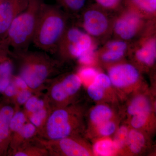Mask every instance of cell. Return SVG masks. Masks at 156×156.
<instances>
[{"label": "cell", "instance_id": "cell-1", "mask_svg": "<svg viewBox=\"0 0 156 156\" xmlns=\"http://www.w3.org/2000/svg\"><path fill=\"white\" fill-rule=\"evenodd\" d=\"M20 63L19 76L33 92H39L57 71L58 63L44 51L14 53Z\"/></svg>", "mask_w": 156, "mask_h": 156}, {"label": "cell", "instance_id": "cell-2", "mask_svg": "<svg viewBox=\"0 0 156 156\" xmlns=\"http://www.w3.org/2000/svg\"><path fill=\"white\" fill-rule=\"evenodd\" d=\"M66 20L61 11L52 5L42 4L32 43L44 52H56L57 46L66 30Z\"/></svg>", "mask_w": 156, "mask_h": 156}, {"label": "cell", "instance_id": "cell-3", "mask_svg": "<svg viewBox=\"0 0 156 156\" xmlns=\"http://www.w3.org/2000/svg\"><path fill=\"white\" fill-rule=\"evenodd\" d=\"M82 124L80 110L74 105L53 109L37 137L45 140H56L78 136Z\"/></svg>", "mask_w": 156, "mask_h": 156}, {"label": "cell", "instance_id": "cell-4", "mask_svg": "<svg viewBox=\"0 0 156 156\" xmlns=\"http://www.w3.org/2000/svg\"><path fill=\"white\" fill-rule=\"evenodd\" d=\"M43 0H30L28 6L12 21L6 36L14 53L25 52L32 43Z\"/></svg>", "mask_w": 156, "mask_h": 156}, {"label": "cell", "instance_id": "cell-5", "mask_svg": "<svg viewBox=\"0 0 156 156\" xmlns=\"http://www.w3.org/2000/svg\"><path fill=\"white\" fill-rule=\"evenodd\" d=\"M82 84L80 78L75 74L68 75L50 83L45 96L52 110L69 105Z\"/></svg>", "mask_w": 156, "mask_h": 156}, {"label": "cell", "instance_id": "cell-6", "mask_svg": "<svg viewBox=\"0 0 156 156\" xmlns=\"http://www.w3.org/2000/svg\"><path fill=\"white\" fill-rule=\"evenodd\" d=\"M36 139L48 151L49 156H88L91 152L78 136H69L56 140Z\"/></svg>", "mask_w": 156, "mask_h": 156}, {"label": "cell", "instance_id": "cell-7", "mask_svg": "<svg viewBox=\"0 0 156 156\" xmlns=\"http://www.w3.org/2000/svg\"><path fill=\"white\" fill-rule=\"evenodd\" d=\"M92 47L89 36L77 28L72 27L66 30L56 52L63 56L78 58Z\"/></svg>", "mask_w": 156, "mask_h": 156}, {"label": "cell", "instance_id": "cell-8", "mask_svg": "<svg viewBox=\"0 0 156 156\" xmlns=\"http://www.w3.org/2000/svg\"><path fill=\"white\" fill-rule=\"evenodd\" d=\"M30 0H2L0 2V36L6 35L7 31L18 14L28 6Z\"/></svg>", "mask_w": 156, "mask_h": 156}, {"label": "cell", "instance_id": "cell-9", "mask_svg": "<svg viewBox=\"0 0 156 156\" xmlns=\"http://www.w3.org/2000/svg\"><path fill=\"white\" fill-rule=\"evenodd\" d=\"M108 76L114 86L122 88L135 83L139 80L140 75L133 66L123 64L112 67L109 70Z\"/></svg>", "mask_w": 156, "mask_h": 156}, {"label": "cell", "instance_id": "cell-10", "mask_svg": "<svg viewBox=\"0 0 156 156\" xmlns=\"http://www.w3.org/2000/svg\"><path fill=\"white\" fill-rule=\"evenodd\" d=\"M140 23V18L138 15L128 13L117 20L115 23V30L122 38L129 40L136 34Z\"/></svg>", "mask_w": 156, "mask_h": 156}, {"label": "cell", "instance_id": "cell-11", "mask_svg": "<svg viewBox=\"0 0 156 156\" xmlns=\"http://www.w3.org/2000/svg\"><path fill=\"white\" fill-rule=\"evenodd\" d=\"M84 27L91 35L98 36L104 33L108 27V21L102 13L96 10H90L84 15Z\"/></svg>", "mask_w": 156, "mask_h": 156}, {"label": "cell", "instance_id": "cell-12", "mask_svg": "<svg viewBox=\"0 0 156 156\" xmlns=\"http://www.w3.org/2000/svg\"><path fill=\"white\" fill-rule=\"evenodd\" d=\"M18 108L15 105H5L0 108V143L3 144L4 146L7 147L11 142L10 122Z\"/></svg>", "mask_w": 156, "mask_h": 156}, {"label": "cell", "instance_id": "cell-13", "mask_svg": "<svg viewBox=\"0 0 156 156\" xmlns=\"http://www.w3.org/2000/svg\"><path fill=\"white\" fill-rule=\"evenodd\" d=\"M38 133L37 128L30 122H27L11 136L10 144L12 151L32 140L37 136Z\"/></svg>", "mask_w": 156, "mask_h": 156}, {"label": "cell", "instance_id": "cell-14", "mask_svg": "<svg viewBox=\"0 0 156 156\" xmlns=\"http://www.w3.org/2000/svg\"><path fill=\"white\" fill-rule=\"evenodd\" d=\"M112 85L108 76L104 73L98 74L87 89L89 97L95 101L101 100L105 91Z\"/></svg>", "mask_w": 156, "mask_h": 156}, {"label": "cell", "instance_id": "cell-15", "mask_svg": "<svg viewBox=\"0 0 156 156\" xmlns=\"http://www.w3.org/2000/svg\"><path fill=\"white\" fill-rule=\"evenodd\" d=\"M12 155L14 156H48V151L41 145L36 139V137L12 151Z\"/></svg>", "mask_w": 156, "mask_h": 156}, {"label": "cell", "instance_id": "cell-16", "mask_svg": "<svg viewBox=\"0 0 156 156\" xmlns=\"http://www.w3.org/2000/svg\"><path fill=\"white\" fill-rule=\"evenodd\" d=\"M136 56L138 60L144 64L148 66L153 65L156 58L155 40L151 39L148 41L136 51Z\"/></svg>", "mask_w": 156, "mask_h": 156}, {"label": "cell", "instance_id": "cell-17", "mask_svg": "<svg viewBox=\"0 0 156 156\" xmlns=\"http://www.w3.org/2000/svg\"><path fill=\"white\" fill-rule=\"evenodd\" d=\"M107 47L108 50L102 54V59L105 61H113L124 56L127 45L122 41H115L109 43Z\"/></svg>", "mask_w": 156, "mask_h": 156}, {"label": "cell", "instance_id": "cell-18", "mask_svg": "<svg viewBox=\"0 0 156 156\" xmlns=\"http://www.w3.org/2000/svg\"><path fill=\"white\" fill-rule=\"evenodd\" d=\"M112 111L109 107L99 105L95 107L90 113V121L95 126L111 120L113 117Z\"/></svg>", "mask_w": 156, "mask_h": 156}, {"label": "cell", "instance_id": "cell-19", "mask_svg": "<svg viewBox=\"0 0 156 156\" xmlns=\"http://www.w3.org/2000/svg\"><path fill=\"white\" fill-rule=\"evenodd\" d=\"M151 105L149 99L144 95H140L134 98L128 105L127 112L131 115L143 112H151Z\"/></svg>", "mask_w": 156, "mask_h": 156}, {"label": "cell", "instance_id": "cell-20", "mask_svg": "<svg viewBox=\"0 0 156 156\" xmlns=\"http://www.w3.org/2000/svg\"><path fill=\"white\" fill-rule=\"evenodd\" d=\"M145 138L144 134L136 129L128 132L127 144L132 153L139 154L144 148Z\"/></svg>", "mask_w": 156, "mask_h": 156}, {"label": "cell", "instance_id": "cell-21", "mask_svg": "<svg viewBox=\"0 0 156 156\" xmlns=\"http://www.w3.org/2000/svg\"><path fill=\"white\" fill-rule=\"evenodd\" d=\"M93 149L99 156H112L118 150L113 140L105 139L98 140L94 144Z\"/></svg>", "mask_w": 156, "mask_h": 156}, {"label": "cell", "instance_id": "cell-22", "mask_svg": "<svg viewBox=\"0 0 156 156\" xmlns=\"http://www.w3.org/2000/svg\"><path fill=\"white\" fill-rule=\"evenodd\" d=\"M28 122V119L23 110L17 109L12 117L10 125L11 136Z\"/></svg>", "mask_w": 156, "mask_h": 156}, {"label": "cell", "instance_id": "cell-23", "mask_svg": "<svg viewBox=\"0 0 156 156\" xmlns=\"http://www.w3.org/2000/svg\"><path fill=\"white\" fill-rule=\"evenodd\" d=\"M128 132V128L124 126L120 127L117 131L113 141L118 150L122 148L127 144Z\"/></svg>", "mask_w": 156, "mask_h": 156}, {"label": "cell", "instance_id": "cell-24", "mask_svg": "<svg viewBox=\"0 0 156 156\" xmlns=\"http://www.w3.org/2000/svg\"><path fill=\"white\" fill-rule=\"evenodd\" d=\"M151 112H143L133 116L131 121V126L134 129L143 128L149 119Z\"/></svg>", "mask_w": 156, "mask_h": 156}, {"label": "cell", "instance_id": "cell-25", "mask_svg": "<svg viewBox=\"0 0 156 156\" xmlns=\"http://www.w3.org/2000/svg\"><path fill=\"white\" fill-rule=\"evenodd\" d=\"M98 132L101 136H110L116 131V126L115 122L109 120L96 126Z\"/></svg>", "mask_w": 156, "mask_h": 156}, {"label": "cell", "instance_id": "cell-26", "mask_svg": "<svg viewBox=\"0 0 156 156\" xmlns=\"http://www.w3.org/2000/svg\"><path fill=\"white\" fill-rule=\"evenodd\" d=\"M56 1L66 9L76 11L80 10L83 7L86 0H56Z\"/></svg>", "mask_w": 156, "mask_h": 156}, {"label": "cell", "instance_id": "cell-27", "mask_svg": "<svg viewBox=\"0 0 156 156\" xmlns=\"http://www.w3.org/2000/svg\"><path fill=\"white\" fill-rule=\"evenodd\" d=\"M33 93L29 89L20 90L14 98V104L17 107L24 105L31 96L33 95Z\"/></svg>", "mask_w": 156, "mask_h": 156}, {"label": "cell", "instance_id": "cell-28", "mask_svg": "<svg viewBox=\"0 0 156 156\" xmlns=\"http://www.w3.org/2000/svg\"><path fill=\"white\" fill-rule=\"evenodd\" d=\"M133 1L144 11L151 13L156 11V0H133Z\"/></svg>", "mask_w": 156, "mask_h": 156}, {"label": "cell", "instance_id": "cell-29", "mask_svg": "<svg viewBox=\"0 0 156 156\" xmlns=\"http://www.w3.org/2000/svg\"><path fill=\"white\" fill-rule=\"evenodd\" d=\"M97 75L96 71L92 68H85L81 69L79 73V76L82 81L85 82L90 80L93 81Z\"/></svg>", "mask_w": 156, "mask_h": 156}, {"label": "cell", "instance_id": "cell-30", "mask_svg": "<svg viewBox=\"0 0 156 156\" xmlns=\"http://www.w3.org/2000/svg\"><path fill=\"white\" fill-rule=\"evenodd\" d=\"M94 56V48L92 47L78 58L80 62L82 64L89 65L93 62Z\"/></svg>", "mask_w": 156, "mask_h": 156}, {"label": "cell", "instance_id": "cell-31", "mask_svg": "<svg viewBox=\"0 0 156 156\" xmlns=\"http://www.w3.org/2000/svg\"><path fill=\"white\" fill-rule=\"evenodd\" d=\"M13 65L10 60L0 63V76H13Z\"/></svg>", "mask_w": 156, "mask_h": 156}, {"label": "cell", "instance_id": "cell-32", "mask_svg": "<svg viewBox=\"0 0 156 156\" xmlns=\"http://www.w3.org/2000/svg\"><path fill=\"white\" fill-rule=\"evenodd\" d=\"M19 90V89L17 88V86L14 83L13 79H12L11 83L9 84V86L5 89L4 93L8 97L14 99Z\"/></svg>", "mask_w": 156, "mask_h": 156}, {"label": "cell", "instance_id": "cell-33", "mask_svg": "<svg viewBox=\"0 0 156 156\" xmlns=\"http://www.w3.org/2000/svg\"><path fill=\"white\" fill-rule=\"evenodd\" d=\"M14 76H0V92L3 93L11 83Z\"/></svg>", "mask_w": 156, "mask_h": 156}, {"label": "cell", "instance_id": "cell-34", "mask_svg": "<svg viewBox=\"0 0 156 156\" xmlns=\"http://www.w3.org/2000/svg\"><path fill=\"white\" fill-rule=\"evenodd\" d=\"M13 80L19 90L29 89L25 82L19 76H13Z\"/></svg>", "mask_w": 156, "mask_h": 156}, {"label": "cell", "instance_id": "cell-35", "mask_svg": "<svg viewBox=\"0 0 156 156\" xmlns=\"http://www.w3.org/2000/svg\"><path fill=\"white\" fill-rule=\"evenodd\" d=\"M98 4L105 8H112L119 2L120 0H96Z\"/></svg>", "mask_w": 156, "mask_h": 156}, {"label": "cell", "instance_id": "cell-36", "mask_svg": "<svg viewBox=\"0 0 156 156\" xmlns=\"http://www.w3.org/2000/svg\"><path fill=\"white\" fill-rule=\"evenodd\" d=\"M2 1V0H0V2H1V1Z\"/></svg>", "mask_w": 156, "mask_h": 156}]
</instances>
